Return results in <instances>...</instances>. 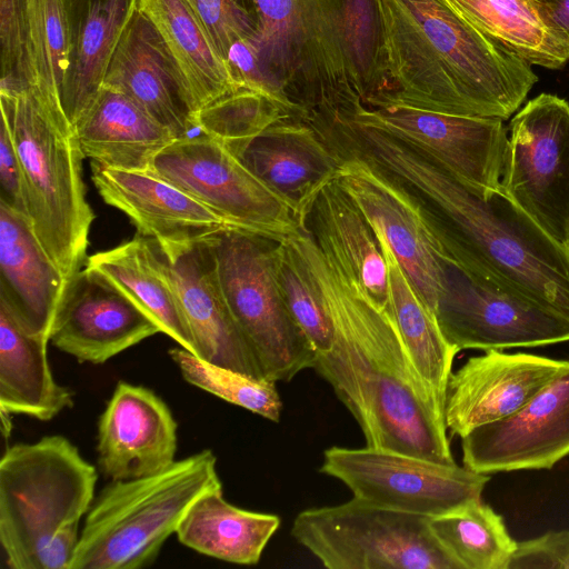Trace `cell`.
Segmentation results:
<instances>
[{"mask_svg":"<svg viewBox=\"0 0 569 569\" xmlns=\"http://www.w3.org/2000/svg\"><path fill=\"white\" fill-rule=\"evenodd\" d=\"M321 293L333 341L312 366L362 430L366 445L455 463L440 405L417 371L391 310L357 287L302 227L288 238Z\"/></svg>","mask_w":569,"mask_h":569,"instance_id":"cell-1","label":"cell"},{"mask_svg":"<svg viewBox=\"0 0 569 569\" xmlns=\"http://www.w3.org/2000/svg\"><path fill=\"white\" fill-rule=\"evenodd\" d=\"M361 153L420 202L455 263L569 323V249L501 188L475 190L378 129L367 132Z\"/></svg>","mask_w":569,"mask_h":569,"instance_id":"cell-2","label":"cell"},{"mask_svg":"<svg viewBox=\"0 0 569 569\" xmlns=\"http://www.w3.org/2000/svg\"><path fill=\"white\" fill-rule=\"evenodd\" d=\"M382 88L365 107L507 120L538 77L445 0H377Z\"/></svg>","mask_w":569,"mask_h":569,"instance_id":"cell-3","label":"cell"},{"mask_svg":"<svg viewBox=\"0 0 569 569\" xmlns=\"http://www.w3.org/2000/svg\"><path fill=\"white\" fill-rule=\"evenodd\" d=\"M0 110L20 160L28 221L67 287L88 258L94 220L73 124L63 109L41 104L30 90L0 92Z\"/></svg>","mask_w":569,"mask_h":569,"instance_id":"cell-4","label":"cell"},{"mask_svg":"<svg viewBox=\"0 0 569 569\" xmlns=\"http://www.w3.org/2000/svg\"><path fill=\"white\" fill-rule=\"evenodd\" d=\"M219 489L217 458L209 449L153 475L111 480L86 515L70 569L150 566L194 501Z\"/></svg>","mask_w":569,"mask_h":569,"instance_id":"cell-5","label":"cell"},{"mask_svg":"<svg viewBox=\"0 0 569 569\" xmlns=\"http://www.w3.org/2000/svg\"><path fill=\"white\" fill-rule=\"evenodd\" d=\"M97 469L63 436L9 447L0 460V542L13 569H38L64 527L94 500Z\"/></svg>","mask_w":569,"mask_h":569,"instance_id":"cell-6","label":"cell"},{"mask_svg":"<svg viewBox=\"0 0 569 569\" xmlns=\"http://www.w3.org/2000/svg\"><path fill=\"white\" fill-rule=\"evenodd\" d=\"M273 240L239 229L209 239L222 297L262 373L290 381L312 368L316 351L281 299L273 267Z\"/></svg>","mask_w":569,"mask_h":569,"instance_id":"cell-7","label":"cell"},{"mask_svg":"<svg viewBox=\"0 0 569 569\" xmlns=\"http://www.w3.org/2000/svg\"><path fill=\"white\" fill-rule=\"evenodd\" d=\"M429 519L353 497L299 512L291 535L329 569H462Z\"/></svg>","mask_w":569,"mask_h":569,"instance_id":"cell-8","label":"cell"},{"mask_svg":"<svg viewBox=\"0 0 569 569\" xmlns=\"http://www.w3.org/2000/svg\"><path fill=\"white\" fill-rule=\"evenodd\" d=\"M152 171L199 200L233 229L281 241L302 227L281 197L222 142L203 133L174 140L157 156Z\"/></svg>","mask_w":569,"mask_h":569,"instance_id":"cell-9","label":"cell"},{"mask_svg":"<svg viewBox=\"0 0 569 569\" xmlns=\"http://www.w3.org/2000/svg\"><path fill=\"white\" fill-rule=\"evenodd\" d=\"M319 472L343 482L353 497L432 518L481 499L490 475L398 451L330 447Z\"/></svg>","mask_w":569,"mask_h":569,"instance_id":"cell-10","label":"cell"},{"mask_svg":"<svg viewBox=\"0 0 569 569\" xmlns=\"http://www.w3.org/2000/svg\"><path fill=\"white\" fill-rule=\"evenodd\" d=\"M501 189L569 249V103L541 93L510 122Z\"/></svg>","mask_w":569,"mask_h":569,"instance_id":"cell-11","label":"cell"},{"mask_svg":"<svg viewBox=\"0 0 569 569\" xmlns=\"http://www.w3.org/2000/svg\"><path fill=\"white\" fill-rule=\"evenodd\" d=\"M333 152L339 159L338 183L387 242L416 293L435 313L447 264L455 262L426 210L401 183L369 160Z\"/></svg>","mask_w":569,"mask_h":569,"instance_id":"cell-12","label":"cell"},{"mask_svg":"<svg viewBox=\"0 0 569 569\" xmlns=\"http://www.w3.org/2000/svg\"><path fill=\"white\" fill-rule=\"evenodd\" d=\"M458 351L535 348L569 341V323L456 263H448L435 311Z\"/></svg>","mask_w":569,"mask_h":569,"instance_id":"cell-13","label":"cell"},{"mask_svg":"<svg viewBox=\"0 0 569 569\" xmlns=\"http://www.w3.org/2000/svg\"><path fill=\"white\" fill-rule=\"evenodd\" d=\"M312 110L352 111L382 88L377 0H310ZM309 111V112H310Z\"/></svg>","mask_w":569,"mask_h":569,"instance_id":"cell-14","label":"cell"},{"mask_svg":"<svg viewBox=\"0 0 569 569\" xmlns=\"http://www.w3.org/2000/svg\"><path fill=\"white\" fill-rule=\"evenodd\" d=\"M340 112L412 146L475 190L501 188L509 137L499 118L408 106H360Z\"/></svg>","mask_w":569,"mask_h":569,"instance_id":"cell-15","label":"cell"},{"mask_svg":"<svg viewBox=\"0 0 569 569\" xmlns=\"http://www.w3.org/2000/svg\"><path fill=\"white\" fill-rule=\"evenodd\" d=\"M461 448L478 473L551 469L569 455V367L512 415L462 437Z\"/></svg>","mask_w":569,"mask_h":569,"instance_id":"cell-16","label":"cell"},{"mask_svg":"<svg viewBox=\"0 0 569 569\" xmlns=\"http://www.w3.org/2000/svg\"><path fill=\"white\" fill-rule=\"evenodd\" d=\"M159 332L157 322L127 295L84 266L66 287L50 341L79 362L101 365Z\"/></svg>","mask_w":569,"mask_h":569,"instance_id":"cell-17","label":"cell"},{"mask_svg":"<svg viewBox=\"0 0 569 569\" xmlns=\"http://www.w3.org/2000/svg\"><path fill=\"white\" fill-rule=\"evenodd\" d=\"M91 178L106 203L129 217L140 236L174 259L226 230L224 219L154 171L112 169L91 162Z\"/></svg>","mask_w":569,"mask_h":569,"instance_id":"cell-18","label":"cell"},{"mask_svg":"<svg viewBox=\"0 0 569 569\" xmlns=\"http://www.w3.org/2000/svg\"><path fill=\"white\" fill-rule=\"evenodd\" d=\"M568 367L569 360L501 350L469 358L448 381L447 430L462 438L512 415Z\"/></svg>","mask_w":569,"mask_h":569,"instance_id":"cell-19","label":"cell"},{"mask_svg":"<svg viewBox=\"0 0 569 569\" xmlns=\"http://www.w3.org/2000/svg\"><path fill=\"white\" fill-rule=\"evenodd\" d=\"M152 261L172 286L190 328L196 356L256 379H266L218 286L209 239L174 259L150 239Z\"/></svg>","mask_w":569,"mask_h":569,"instance_id":"cell-20","label":"cell"},{"mask_svg":"<svg viewBox=\"0 0 569 569\" xmlns=\"http://www.w3.org/2000/svg\"><path fill=\"white\" fill-rule=\"evenodd\" d=\"M178 425L151 389L119 381L98 422V465L111 480L157 473L171 466Z\"/></svg>","mask_w":569,"mask_h":569,"instance_id":"cell-21","label":"cell"},{"mask_svg":"<svg viewBox=\"0 0 569 569\" xmlns=\"http://www.w3.org/2000/svg\"><path fill=\"white\" fill-rule=\"evenodd\" d=\"M230 151L291 207L301 226L319 191L336 178L339 166L331 147L298 118L281 120Z\"/></svg>","mask_w":569,"mask_h":569,"instance_id":"cell-22","label":"cell"},{"mask_svg":"<svg viewBox=\"0 0 569 569\" xmlns=\"http://www.w3.org/2000/svg\"><path fill=\"white\" fill-rule=\"evenodd\" d=\"M102 84L128 96L177 139L190 136L196 129L162 39L136 3L112 52Z\"/></svg>","mask_w":569,"mask_h":569,"instance_id":"cell-23","label":"cell"},{"mask_svg":"<svg viewBox=\"0 0 569 569\" xmlns=\"http://www.w3.org/2000/svg\"><path fill=\"white\" fill-rule=\"evenodd\" d=\"M64 289L29 221L0 202V299L30 333L49 342Z\"/></svg>","mask_w":569,"mask_h":569,"instance_id":"cell-24","label":"cell"},{"mask_svg":"<svg viewBox=\"0 0 569 569\" xmlns=\"http://www.w3.org/2000/svg\"><path fill=\"white\" fill-rule=\"evenodd\" d=\"M303 226L357 287L392 311L388 264L376 233L336 178L319 191Z\"/></svg>","mask_w":569,"mask_h":569,"instance_id":"cell-25","label":"cell"},{"mask_svg":"<svg viewBox=\"0 0 569 569\" xmlns=\"http://www.w3.org/2000/svg\"><path fill=\"white\" fill-rule=\"evenodd\" d=\"M73 128L84 158L119 170L152 171L157 156L177 140L128 96L103 84Z\"/></svg>","mask_w":569,"mask_h":569,"instance_id":"cell-26","label":"cell"},{"mask_svg":"<svg viewBox=\"0 0 569 569\" xmlns=\"http://www.w3.org/2000/svg\"><path fill=\"white\" fill-rule=\"evenodd\" d=\"M136 8L161 37L192 121L203 107L241 87L184 0H136Z\"/></svg>","mask_w":569,"mask_h":569,"instance_id":"cell-27","label":"cell"},{"mask_svg":"<svg viewBox=\"0 0 569 569\" xmlns=\"http://www.w3.org/2000/svg\"><path fill=\"white\" fill-rule=\"evenodd\" d=\"M252 37L261 63L283 103L297 116L312 107L310 0H253Z\"/></svg>","mask_w":569,"mask_h":569,"instance_id":"cell-28","label":"cell"},{"mask_svg":"<svg viewBox=\"0 0 569 569\" xmlns=\"http://www.w3.org/2000/svg\"><path fill=\"white\" fill-rule=\"evenodd\" d=\"M136 0H64L69 68L61 104L74 124L100 90L112 52Z\"/></svg>","mask_w":569,"mask_h":569,"instance_id":"cell-29","label":"cell"},{"mask_svg":"<svg viewBox=\"0 0 569 569\" xmlns=\"http://www.w3.org/2000/svg\"><path fill=\"white\" fill-rule=\"evenodd\" d=\"M47 346L0 299V410L49 421L73 406V392L53 378Z\"/></svg>","mask_w":569,"mask_h":569,"instance_id":"cell-30","label":"cell"},{"mask_svg":"<svg viewBox=\"0 0 569 569\" xmlns=\"http://www.w3.org/2000/svg\"><path fill=\"white\" fill-rule=\"evenodd\" d=\"M462 19L527 62L560 69L569 62V36L541 0H445Z\"/></svg>","mask_w":569,"mask_h":569,"instance_id":"cell-31","label":"cell"},{"mask_svg":"<svg viewBox=\"0 0 569 569\" xmlns=\"http://www.w3.org/2000/svg\"><path fill=\"white\" fill-rule=\"evenodd\" d=\"M280 522L277 515L229 503L219 489L194 501L176 535L183 546L201 555L237 565H256Z\"/></svg>","mask_w":569,"mask_h":569,"instance_id":"cell-32","label":"cell"},{"mask_svg":"<svg viewBox=\"0 0 569 569\" xmlns=\"http://www.w3.org/2000/svg\"><path fill=\"white\" fill-rule=\"evenodd\" d=\"M84 266L101 272L152 318L161 332L196 355L177 293L152 261L149 238L137 234L117 247L94 252Z\"/></svg>","mask_w":569,"mask_h":569,"instance_id":"cell-33","label":"cell"},{"mask_svg":"<svg viewBox=\"0 0 569 569\" xmlns=\"http://www.w3.org/2000/svg\"><path fill=\"white\" fill-rule=\"evenodd\" d=\"M376 237L388 264L391 309L398 329L417 371L445 408L453 359L459 351L445 338L435 313L416 293L387 242L380 234Z\"/></svg>","mask_w":569,"mask_h":569,"instance_id":"cell-34","label":"cell"},{"mask_svg":"<svg viewBox=\"0 0 569 569\" xmlns=\"http://www.w3.org/2000/svg\"><path fill=\"white\" fill-rule=\"evenodd\" d=\"M443 548L462 569H507L517 548L503 518L481 499L429 519Z\"/></svg>","mask_w":569,"mask_h":569,"instance_id":"cell-35","label":"cell"},{"mask_svg":"<svg viewBox=\"0 0 569 569\" xmlns=\"http://www.w3.org/2000/svg\"><path fill=\"white\" fill-rule=\"evenodd\" d=\"M28 63L31 93L43 106L62 108L69 68L64 0H29Z\"/></svg>","mask_w":569,"mask_h":569,"instance_id":"cell-36","label":"cell"},{"mask_svg":"<svg viewBox=\"0 0 569 569\" xmlns=\"http://www.w3.org/2000/svg\"><path fill=\"white\" fill-rule=\"evenodd\" d=\"M290 118L297 117L269 96L239 87L199 110L193 116V124L231 150Z\"/></svg>","mask_w":569,"mask_h":569,"instance_id":"cell-37","label":"cell"},{"mask_svg":"<svg viewBox=\"0 0 569 569\" xmlns=\"http://www.w3.org/2000/svg\"><path fill=\"white\" fill-rule=\"evenodd\" d=\"M272 254L277 284L287 311L316 353L329 351L333 341L332 326L310 271L288 238L274 241Z\"/></svg>","mask_w":569,"mask_h":569,"instance_id":"cell-38","label":"cell"},{"mask_svg":"<svg viewBox=\"0 0 569 569\" xmlns=\"http://www.w3.org/2000/svg\"><path fill=\"white\" fill-rule=\"evenodd\" d=\"M169 356L188 383L268 420L280 421L282 402L274 381L212 365L180 346L170 349Z\"/></svg>","mask_w":569,"mask_h":569,"instance_id":"cell-39","label":"cell"},{"mask_svg":"<svg viewBox=\"0 0 569 569\" xmlns=\"http://www.w3.org/2000/svg\"><path fill=\"white\" fill-rule=\"evenodd\" d=\"M28 16L29 0H0V92L30 89Z\"/></svg>","mask_w":569,"mask_h":569,"instance_id":"cell-40","label":"cell"},{"mask_svg":"<svg viewBox=\"0 0 569 569\" xmlns=\"http://www.w3.org/2000/svg\"><path fill=\"white\" fill-rule=\"evenodd\" d=\"M203 24L219 53L226 59L231 44L253 37L256 17L234 0H184Z\"/></svg>","mask_w":569,"mask_h":569,"instance_id":"cell-41","label":"cell"},{"mask_svg":"<svg viewBox=\"0 0 569 569\" xmlns=\"http://www.w3.org/2000/svg\"><path fill=\"white\" fill-rule=\"evenodd\" d=\"M507 569H569V530L518 542Z\"/></svg>","mask_w":569,"mask_h":569,"instance_id":"cell-42","label":"cell"},{"mask_svg":"<svg viewBox=\"0 0 569 569\" xmlns=\"http://www.w3.org/2000/svg\"><path fill=\"white\" fill-rule=\"evenodd\" d=\"M226 60L234 79L241 87L269 96L295 116L283 103L268 77L252 37L236 40L229 48Z\"/></svg>","mask_w":569,"mask_h":569,"instance_id":"cell-43","label":"cell"},{"mask_svg":"<svg viewBox=\"0 0 569 569\" xmlns=\"http://www.w3.org/2000/svg\"><path fill=\"white\" fill-rule=\"evenodd\" d=\"M0 202L28 220V206L20 160L10 132L0 126Z\"/></svg>","mask_w":569,"mask_h":569,"instance_id":"cell-44","label":"cell"},{"mask_svg":"<svg viewBox=\"0 0 569 569\" xmlns=\"http://www.w3.org/2000/svg\"><path fill=\"white\" fill-rule=\"evenodd\" d=\"M555 22L569 36V0H541Z\"/></svg>","mask_w":569,"mask_h":569,"instance_id":"cell-45","label":"cell"},{"mask_svg":"<svg viewBox=\"0 0 569 569\" xmlns=\"http://www.w3.org/2000/svg\"><path fill=\"white\" fill-rule=\"evenodd\" d=\"M0 411H1V417H2V432H3L4 437H8V435H10V430H11V422H10L11 413L3 411V410H0Z\"/></svg>","mask_w":569,"mask_h":569,"instance_id":"cell-46","label":"cell"},{"mask_svg":"<svg viewBox=\"0 0 569 569\" xmlns=\"http://www.w3.org/2000/svg\"><path fill=\"white\" fill-rule=\"evenodd\" d=\"M234 1L248 10H249V4H251L253 7V0H234Z\"/></svg>","mask_w":569,"mask_h":569,"instance_id":"cell-47","label":"cell"}]
</instances>
